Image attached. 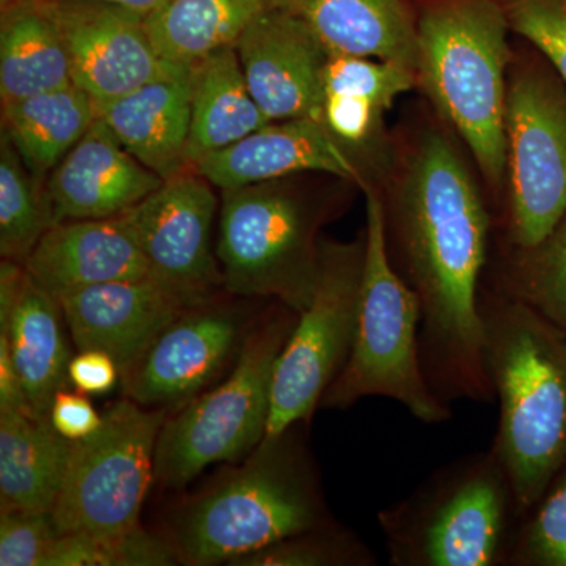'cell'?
<instances>
[{
    "mask_svg": "<svg viewBox=\"0 0 566 566\" xmlns=\"http://www.w3.org/2000/svg\"><path fill=\"white\" fill-rule=\"evenodd\" d=\"M63 312L54 294L28 273L9 322L0 334L9 338L33 416L50 419L52 400L70 385L71 357L62 329Z\"/></svg>",
    "mask_w": 566,
    "mask_h": 566,
    "instance_id": "23",
    "label": "cell"
},
{
    "mask_svg": "<svg viewBox=\"0 0 566 566\" xmlns=\"http://www.w3.org/2000/svg\"><path fill=\"white\" fill-rule=\"evenodd\" d=\"M499 293L527 305L566 335V216L531 249L516 248Z\"/></svg>",
    "mask_w": 566,
    "mask_h": 566,
    "instance_id": "29",
    "label": "cell"
},
{
    "mask_svg": "<svg viewBox=\"0 0 566 566\" xmlns=\"http://www.w3.org/2000/svg\"><path fill=\"white\" fill-rule=\"evenodd\" d=\"M50 419L0 411V512H52L70 455Z\"/></svg>",
    "mask_w": 566,
    "mask_h": 566,
    "instance_id": "25",
    "label": "cell"
},
{
    "mask_svg": "<svg viewBox=\"0 0 566 566\" xmlns=\"http://www.w3.org/2000/svg\"><path fill=\"white\" fill-rule=\"evenodd\" d=\"M281 0H167L145 18L164 61L191 66L211 52L234 46L245 29Z\"/></svg>",
    "mask_w": 566,
    "mask_h": 566,
    "instance_id": "27",
    "label": "cell"
},
{
    "mask_svg": "<svg viewBox=\"0 0 566 566\" xmlns=\"http://www.w3.org/2000/svg\"><path fill=\"white\" fill-rule=\"evenodd\" d=\"M304 424L263 438L243 464L182 506L170 539L181 564L230 565L334 523L301 436Z\"/></svg>",
    "mask_w": 566,
    "mask_h": 566,
    "instance_id": "3",
    "label": "cell"
},
{
    "mask_svg": "<svg viewBox=\"0 0 566 566\" xmlns=\"http://www.w3.org/2000/svg\"><path fill=\"white\" fill-rule=\"evenodd\" d=\"M191 133L188 161L221 151L268 125L245 81L237 48H222L189 66Z\"/></svg>",
    "mask_w": 566,
    "mask_h": 566,
    "instance_id": "24",
    "label": "cell"
},
{
    "mask_svg": "<svg viewBox=\"0 0 566 566\" xmlns=\"http://www.w3.org/2000/svg\"><path fill=\"white\" fill-rule=\"evenodd\" d=\"M506 566H566V463L517 521Z\"/></svg>",
    "mask_w": 566,
    "mask_h": 566,
    "instance_id": "31",
    "label": "cell"
},
{
    "mask_svg": "<svg viewBox=\"0 0 566 566\" xmlns=\"http://www.w3.org/2000/svg\"><path fill=\"white\" fill-rule=\"evenodd\" d=\"M374 551L337 524L290 536L232 562L230 566H375Z\"/></svg>",
    "mask_w": 566,
    "mask_h": 566,
    "instance_id": "32",
    "label": "cell"
},
{
    "mask_svg": "<svg viewBox=\"0 0 566 566\" xmlns=\"http://www.w3.org/2000/svg\"><path fill=\"white\" fill-rule=\"evenodd\" d=\"M212 188L203 175L188 169L122 214L153 281L186 308L212 303L223 289L221 264L212 252L219 207Z\"/></svg>",
    "mask_w": 566,
    "mask_h": 566,
    "instance_id": "12",
    "label": "cell"
},
{
    "mask_svg": "<svg viewBox=\"0 0 566 566\" xmlns=\"http://www.w3.org/2000/svg\"><path fill=\"white\" fill-rule=\"evenodd\" d=\"M14 2H18V0H0V9H2V7L10 6V3Z\"/></svg>",
    "mask_w": 566,
    "mask_h": 566,
    "instance_id": "42",
    "label": "cell"
},
{
    "mask_svg": "<svg viewBox=\"0 0 566 566\" xmlns=\"http://www.w3.org/2000/svg\"><path fill=\"white\" fill-rule=\"evenodd\" d=\"M167 409L125 398L109 406L95 433L71 441L52 515L62 534L117 535L140 526L155 480V452Z\"/></svg>",
    "mask_w": 566,
    "mask_h": 566,
    "instance_id": "9",
    "label": "cell"
},
{
    "mask_svg": "<svg viewBox=\"0 0 566 566\" xmlns=\"http://www.w3.org/2000/svg\"><path fill=\"white\" fill-rule=\"evenodd\" d=\"M509 243L531 249L566 216V92L538 73L517 77L506 96Z\"/></svg>",
    "mask_w": 566,
    "mask_h": 566,
    "instance_id": "11",
    "label": "cell"
},
{
    "mask_svg": "<svg viewBox=\"0 0 566 566\" xmlns=\"http://www.w3.org/2000/svg\"><path fill=\"white\" fill-rule=\"evenodd\" d=\"M521 512L494 450L433 472L378 513L392 566H506Z\"/></svg>",
    "mask_w": 566,
    "mask_h": 566,
    "instance_id": "4",
    "label": "cell"
},
{
    "mask_svg": "<svg viewBox=\"0 0 566 566\" xmlns=\"http://www.w3.org/2000/svg\"><path fill=\"white\" fill-rule=\"evenodd\" d=\"M510 22L549 59L566 85V0H513Z\"/></svg>",
    "mask_w": 566,
    "mask_h": 566,
    "instance_id": "35",
    "label": "cell"
},
{
    "mask_svg": "<svg viewBox=\"0 0 566 566\" xmlns=\"http://www.w3.org/2000/svg\"><path fill=\"white\" fill-rule=\"evenodd\" d=\"M50 420L54 430L63 438L80 441L102 427L103 416L93 408L85 394L62 389L52 400Z\"/></svg>",
    "mask_w": 566,
    "mask_h": 566,
    "instance_id": "37",
    "label": "cell"
},
{
    "mask_svg": "<svg viewBox=\"0 0 566 566\" xmlns=\"http://www.w3.org/2000/svg\"><path fill=\"white\" fill-rule=\"evenodd\" d=\"M181 564L170 539L144 527L117 535L62 534L44 566H170Z\"/></svg>",
    "mask_w": 566,
    "mask_h": 566,
    "instance_id": "30",
    "label": "cell"
},
{
    "mask_svg": "<svg viewBox=\"0 0 566 566\" xmlns=\"http://www.w3.org/2000/svg\"><path fill=\"white\" fill-rule=\"evenodd\" d=\"M118 365L109 354L99 349H84L71 359L70 385L85 395H104L117 386Z\"/></svg>",
    "mask_w": 566,
    "mask_h": 566,
    "instance_id": "38",
    "label": "cell"
},
{
    "mask_svg": "<svg viewBox=\"0 0 566 566\" xmlns=\"http://www.w3.org/2000/svg\"><path fill=\"white\" fill-rule=\"evenodd\" d=\"M24 266L54 296L98 283L150 277L122 214L54 223Z\"/></svg>",
    "mask_w": 566,
    "mask_h": 566,
    "instance_id": "19",
    "label": "cell"
},
{
    "mask_svg": "<svg viewBox=\"0 0 566 566\" xmlns=\"http://www.w3.org/2000/svg\"><path fill=\"white\" fill-rule=\"evenodd\" d=\"M92 2L111 3V6L123 7L140 13L142 17L147 18L153 11L161 9L167 0H92Z\"/></svg>",
    "mask_w": 566,
    "mask_h": 566,
    "instance_id": "41",
    "label": "cell"
},
{
    "mask_svg": "<svg viewBox=\"0 0 566 566\" xmlns=\"http://www.w3.org/2000/svg\"><path fill=\"white\" fill-rule=\"evenodd\" d=\"M28 270L24 264L2 259L0 263V326L9 322L14 304L24 286Z\"/></svg>",
    "mask_w": 566,
    "mask_h": 566,
    "instance_id": "40",
    "label": "cell"
},
{
    "mask_svg": "<svg viewBox=\"0 0 566 566\" xmlns=\"http://www.w3.org/2000/svg\"><path fill=\"white\" fill-rule=\"evenodd\" d=\"M479 305L483 360L501 412L491 449L523 515L566 463V335L483 286Z\"/></svg>",
    "mask_w": 566,
    "mask_h": 566,
    "instance_id": "2",
    "label": "cell"
},
{
    "mask_svg": "<svg viewBox=\"0 0 566 566\" xmlns=\"http://www.w3.org/2000/svg\"><path fill=\"white\" fill-rule=\"evenodd\" d=\"M163 182L96 117L52 170L46 188L55 222H62L115 218L147 199Z\"/></svg>",
    "mask_w": 566,
    "mask_h": 566,
    "instance_id": "17",
    "label": "cell"
},
{
    "mask_svg": "<svg viewBox=\"0 0 566 566\" xmlns=\"http://www.w3.org/2000/svg\"><path fill=\"white\" fill-rule=\"evenodd\" d=\"M0 411H20L33 416L11 357L9 338L3 334H0Z\"/></svg>",
    "mask_w": 566,
    "mask_h": 566,
    "instance_id": "39",
    "label": "cell"
},
{
    "mask_svg": "<svg viewBox=\"0 0 566 566\" xmlns=\"http://www.w3.org/2000/svg\"><path fill=\"white\" fill-rule=\"evenodd\" d=\"M506 29L493 0H453L428 11L417 28V73L493 181L506 166Z\"/></svg>",
    "mask_w": 566,
    "mask_h": 566,
    "instance_id": "6",
    "label": "cell"
},
{
    "mask_svg": "<svg viewBox=\"0 0 566 566\" xmlns=\"http://www.w3.org/2000/svg\"><path fill=\"white\" fill-rule=\"evenodd\" d=\"M216 255L227 292L271 297L301 312L319 270L316 232L324 210L282 182L221 191Z\"/></svg>",
    "mask_w": 566,
    "mask_h": 566,
    "instance_id": "8",
    "label": "cell"
},
{
    "mask_svg": "<svg viewBox=\"0 0 566 566\" xmlns=\"http://www.w3.org/2000/svg\"><path fill=\"white\" fill-rule=\"evenodd\" d=\"M364 260L365 232L353 243H319L314 296L275 365L266 436L311 423L323 395L348 363L359 322Z\"/></svg>",
    "mask_w": 566,
    "mask_h": 566,
    "instance_id": "10",
    "label": "cell"
},
{
    "mask_svg": "<svg viewBox=\"0 0 566 566\" xmlns=\"http://www.w3.org/2000/svg\"><path fill=\"white\" fill-rule=\"evenodd\" d=\"M219 191L322 172L359 181L337 137L316 118L270 122L244 139L205 156L192 167Z\"/></svg>",
    "mask_w": 566,
    "mask_h": 566,
    "instance_id": "18",
    "label": "cell"
},
{
    "mask_svg": "<svg viewBox=\"0 0 566 566\" xmlns=\"http://www.w3.org/2000/svg\"><path fill=\"white\" fill-rule=\"evenodd\" d=\"M106 123L137 161L164 181L192 169L188 161L191 133L189 66H180L106 103H96Z\"/></svg>",
    "mask_w": 566,
    "mask_h": 566,
    "instance_id": "20",
    "label": "cell"
},
{
    "mask_svg": "<svg viewBox=\"0 0 566 566\" xmlns=\"http://www.w3.org/2000/svg\"><path fill=\"white\" fill-rule=\"evenodd\" d=\"M54 10L71 77L95 103L111 102L182 66L156 52L145 17L136 11L92 0H54Z\"/></svg>",
    "mask_w": 566,
    "mask_h": 566,
    "instance_id": "14",
    "label": "cell"
},
{
    "mask_svg": "<svg viewBox=\"0 0 566 566\" xmlns=\"http://www.w3.org/2000/svg\"><path fill=\"white\" fill-rule=\"evenodd\" d=\"M95 120V99L74 82L2 104V132L28 169L43 181Z\"/></svg>",
    "mask_w": 566,
    "mask_h": 566,
    "instance_id": "26",
    "label": "cell"
},
{
    "mask_svg": "<svg viewBox=\"0 0 566 566\" xmlns=\"http://www.w3.org/2000/svg\"><path fill=\"white\" fill-rule=\"evenodd\" d=\"M415 71L395 63L331 54L324 69V98L353 95L368 99L379 112L392 106L395 98L415 85Z\"/></svg>",
    "mask_w": 566,
    "mask_h": 566,
    "instance_id": "33",
    "label": "cell"
},
{
    "mask_svg": "<svg viewBox=\"0 0 566 566\" xmlns=\"http://www.w3.org/2000/svg\"><path fill=\"white\" fill-rule=\"evenodd\" d=\"M234 48L268 120L324 122V69L331 52L293 11L282 6L264 11Z\"/></svg>",
    "mask_w": 566,
    "mask_h": 566,
    "instance_id": "15",
    "label": "cell"
},
{
    "mask_svg": "<svg viewBox=\"0 0 566 566\" xmlns=\"http://www.w3.org/2000/svg\"><path fill=\"white\" fill-rule=\"evenodd\" d=\"M331 54L376 59L417 73V29L398 0H281Z\"/></svg>",
    "mask_w": 566,
    "mask_h": 566,
    "instance_id": "21",
    "label": "cell"
},
{
    "mask_svg": "<svg viewBox=\"0 0 566 566\" xmlns=\"http://www.w3.org/2000/svg\"><path fill=\"white\" fill-rule=\"evenodd\" d=\"M300 314L277 303L256 318L232 374L167 417L155 452V480L181 490L208 465L251 453L266 436L275 365Z\"/></svg>",
    "mask_w": 566,
    "mask_h": 566,
    "instance_id": "7",
    "label": "cell"
},
{
    "mask_svg": "<svg viewBox=\"0 0 566 566\" xmlns=\"http://www.w3.org/2000/svg\"><path fill=\"white\" fill-rule=\"evenodd\" d=\"M61 535L52 512H0V566H44Z\"/></svg>",
    "mask_w": 566,
    "mask_h": 566,
    "instance_id": "34",
    "label": "cell"
},
{
    "mask_svg": "<svg viewBox=\"0 0 566 566\" xmlns=\"http://www.w3.org/2000/svg\"><path fill=\"white\" fill-rule=\"evenodd\" d=\"M73 84L54 0H18L0 14V99L28 98Z\"/></svg>",
    "mask_w": 566,
    "mask_h": 566,
    "instance_id": "22",
    "label": "cell"
},
{
    "mask_svg": "<svg viewBox=\"0 0 566 566\" xmlns=\"http://www.w3.org/2000/svg\"><path fill=\"white\" fill-rule=\"evenodd\" d=\"M251 326L245 329L240 311L214 301L188 308L123 379L126 397L145 408L189 403L237 359Z\"/></svg>",
    "mask_w": 566,
    "mask_h": 566,
    "instance_id": "13",
    "label": "cell"
},
{
    "mask_svg": "<svg viewBox=\"0 0 566 566\" xmlns=\"http://www.w3.org/2000/svg\"><path fill=\"white\" fill-rule=\"evenodd\" d=\"M80 352L109 354L128 378L159 335L188 311L151 277L98 283L55 294Z\"/></svg>",
    "mask_w": 566,
    "mask_h": 566,
    "instance_id": "16",
    "label": "cell"
},
{
    "mask_svg": "<svg viewBox=\"0 0 566 566\" xmlns=\"http://www.w3.org/2000/svg\"><path fill=\"white\" fill-rule=\"evenodd\" d=\"M386 212V211H385ZM491 219L455 148L438 134L417 148L392 221L386 218L390 262L420 301V360L441 400L493 403L483 360L480 286Z\"/></svg>",
    "mask_w": 566,
    "mask_h": 566,
    "instance_id": "1",
    "label": "cell"
},
{
    "mask_svg": "<svg viewBox=\"0 0 566 566\" xmlns=\"http://www.w3.org/2000/svg\"><path fill=\"white\" fill-rule=\"evenodd\" d=\"M46 181L28 169L10 137L0 134V255L24 264L54 226Z\"/></svg>",
    "mask_w": 566,
    "mask_h": 566,
    "instance_id": "28",
    "label": "cell"
},
{
    "mask_svg": "<svg viewBox=\"0 0 566 566\" xmlns=\"http://www.w3.org/2000/svg\"><path fill=\"white\" fill-rule=\"evenodd\" d=\"M365 196L367 227L356 340L319 408L348 409L363 398L385 397L403 405L420 422H447L452 409L431 389L420 360L419 297L390 263L385 205L371 189H365Z\"/></svg>",
    "mask_w": 566,
    "mask_h": 566,
    "instance_id": "5",
    "label": "cell"
},
{
    "mask_svg": "<svg viewBox=\"0 0 566 566\" xmlns=\"http://www.w3.org/2000/svg\"><path fill=\"white\" fill-rule=\"evenodd\" d=\"M379 114L374 103L360 96L327 95L324 98L323 120L338 140H364Z\"/></svg>",
    "mask_w": 566,
    "mask_h": 566,
    "instance_id": "36",
    "label": "cell"
}]
</instances>
